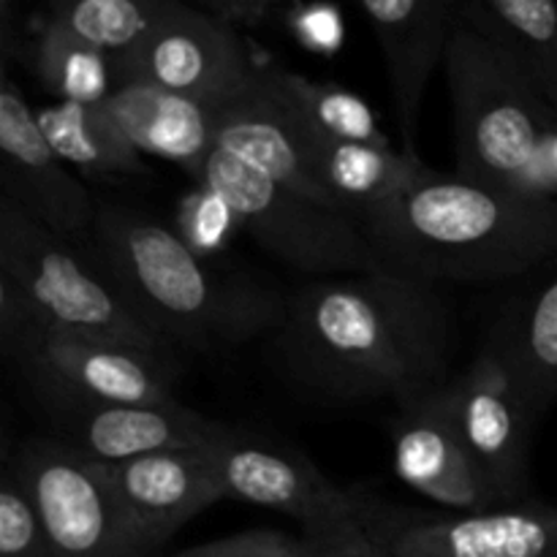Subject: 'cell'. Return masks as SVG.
Masks as SVG:
<instances>
[{"label":"cell","instance_id":"25","mask_svg":"<svg viewBox=\"0 0 557 557\" xmlns=\"http://www.w3.org/2000/svg\"><path fill=\"white\" fill-rule=\"evenodd\" d=\"M174 0H74L54 3L44 22L120 63L150 38Z\"/></svg>","mask_w":557,"mask_h":557},{"label":"cell","instance_id":"9","mask_svg":"<svg viewBox=\"0 0 557 557\" xmlns=\"http://www.w3.org/2000/svg\"><path fill=\"white\" fill-rule=\"evenodd\" d=\"M114 65V85H150L221 109L259 85L261 63L237 30L174 0L145 44Z\"/></svg>","mask_w":557,"mask_h":557},{"label":"cell","instance_id":"35","mask_svg":"<svg viewBox=\"0 0 557 557\" xmlns=\"http://www.w3.org/2000/svg\"><path fill=\"white\" fill-rule=\"evenodd\" d=\"M386 557H389V555H386Z\"/></svg>","mask_w":557,"mask_h":557},{"label":"cell","instance_id":"31","mask_svg":"<svg viewBox=\"0 0 557 557\" xmlns=\"http://www.w3.org/2000/svg\"><path fill=\"white\" fill-rule=\"evenodd\" d=\"M196 9L239 33L264 27L277 16H286L288 5L277 3V0H199Z\"/></svg>","mask_w":557,"mask_h":557},{"label":"cell","instance_id":"27","mask_svg":"<svg viewBox=\"0 0 557 557\" xmlns=\"http://www.w3.org/2000/svg\"><path fill=\"white\" fill-rule=\"evenodd\" d=\"M174 232L180 234L185 245L201 259L210 261L212 256L223 253L234 234L239 232V221L234 215L232 205L210 185L199 183V188L190 190L180 201L177 218H174Z\"/></svg>","mask_w":557,"mask_h":557},{"label":"cell","instance_id":"26","mask_svg":"<svg viewBox=\"0 0 557 557\" xmlns=\"http://www.w3.org/2000/svg\"><path fill=\"white\" fill-rule=\"evenodd\" d=\"M38 79L65 103L101 107L114 92L112 58L44 22L33 52Z\"/></svg>","mask_w":557,"mask_h":557},{"label":"cell","instance_id":"14","mask_svg":"<svg viewBox=\"0 0 557 557\" xmlns=\"http://www.w3.org/2000/svg\"><path fill=\"white\" fill-rule=\"evenodd\" d=\"M389 557H557V506L522 500L482 515L379 520Z\"/></svg>","mask_w":557,"mask_h":557},{"label":"cell","instance_id":"7","mask_svg":"<svg viewBox=\"0 0 557 557\" xmlns=\"http://www.w3.org/2000/svg\"><path fill=\"white\" fill-rule=\"evenodd\" d=\"M30 493L52 557H152L141 547L107 466L58 438H36L11 460Z\"/></svg>","mask_w":557,"mask_h":557},{"label":"cell","instance_id":"16","mask_svg":"<svg viewBox=\"0 0 557 557\" xmlns=\"http://www.w3.org/2000/svg\"><path fill=\"white\" fill-rule=\"evenodd\" d=\"M357 9L368 20L384 54L403 152L419 158L422 98L430 76L446 60V44L457 25V3L362 0Z\"/></svg>","mask_w":557,"mask_h":557},{"label":"cell","instance_id":"33","mask_svg":"<svg viewBox=\"0 0 557 557\" xmlns=\"http://www.w3.org/2000/svg\"><path fill=\"white\" fill-rule=\"evenodd\" d=\"M36 326L41 324L25 294L14 286V281L0 275V346L5 357H11Z\"/></svg>","mask_w":557,"mask_h":557},{"label":"cell","instance_id":"10","mask_svg":"<svg viewBox=\"0 0 557 557\" xmlns=\"http://www.w3.org/2000/svg\"><path fill=\"white\" fill-rule=\"evenodd\" d=\"M226 498L281 511L302 525V536L373 528V504L332 484L305 455L256 435L228 433L210 449Z\"/></svg>","mask_w":557,"mask_h":557},{"label":"cell","instance_id":"23","mask_svg":"<svg viewBox=\"0 0 557 557\" xmlns=\"http://www.w3.org/2000/svg\"><path fill=\"white\" fill-rule=\"evenodd\" d=\"M261 82L283 103L302 128L337 141L386 147L389 139L381 131L375 112L346 87L335 82H315L286 71L277 63H261Z\"/></svg>","mask_w":557,"mask_h":557},{"label":"cell","instance_id":"12","mask_svg":"<svg viewBox=\"0 0 557 557\" xmlns=\"http://www.w3.org/2000/svg\"><path fill=\"white\" fill-rule=\"evenodd\" d=\"M0 180L3 194L20 201L58 237L96 232L98 201L52 150L36 109L9 76H3L0 87Z\"/></svg>","mask_w":557,"mask_h":557},{"label":"cell","instance_id":"20","mask_svg":"<svg viewBox=\"0 0 557 557\" xmlns=\"http://www.w3.org/2000/svg\"><path fill=\"white\" fill-rule=\"evenodd\" d=\"M457 20L487 38L557 114V0H473Z\"/></svg>","mask_w":557,"mask_h":557},{"label":"cell","instance_id":"3","mask_svg":"<svg viewBox=\"0 0 557 557\" xmlns=\"http://www.w3.org/2000/svg\"><path fill=\"white\" fill-rule=\"evenodd\" d=\"M92 237L112 286L169 348L237 346L281 326L286 302L253 283L223 281L150 212L98 201Z\"/></svg>","mask_w":557,"mask_h":557},{"label":"cell","instance_id":"4","mask_svg":"<svg viewBox=\"0 0 557 557\" xmlns=\"http://www.w3.org/2000/svg\"><path fill=\"white\" fill-rule=\"evenodd\" d=\"M444 69L455 109L457 172L533 194V172L557 114L487 38L460 20L446 44Z\"/></svg>","mask_w":557,"mask_h":557},{"label":"cell","instance_id":"18","mask_svg":"<svg viewBox=\"0 0 557 557\" xmlns=\"http://www.w3.org/2000/svg\"><path fill=\"white\" fill-rule=\"evenodd\" d=\"M215 145L275 183L330 207H346L315 180L305 156V139L297 120L283 109L261 82L237 101L215 109Z\"/></svg>","mask_w":557,"mask_h":557},{"label":"cell","instance_id":"8","mask_svg":"<svg viewBox=\"0 0 557 557\" xmlns=\"http://www.w3.org/2000/svg\"><path fill=\"white\" fill-rule=\"evenodd\" d=\"M44 406H145L174 397L180 362L123 343L36 326L11 354Z\"/></svg>","mask_w":557,"mask_h":557},{"label":"cell","instance_id":"15","mask_svg":"<svg viewBox=\"0 0 557 557\" xmlns=\"http://www.w3.org/2000/svg\"><path fill=\"white\" fill-rule=\"evenodd\" d=\"M451 408L471 455L511 504L528 500V446L533 422L493 348H484L457 379Z\"/></svg>","mask_w":557,"mask_h":557},{"label":"cell","instance_id":"2","mask_svg":"<svg viewBox=\"0 0 557 557\" xmlns=\"http://www.w3.org/2000/svg\"><path fill=\"white\" fill-rule=\"evenodd\" d=\"M384 267L417 281L490 283L557 256V199L428 172L359 215Z\"/></svg>","mask_w":557,"mask_h":557},{"label":"cell","instance_id":"30","mask_svg":"<svg viewBox=\"0 0 557 557\" xmlns=\"http://www.w3.org/2000/svg\"><path fill=\"white\" fill-rule=\"evenodd\" d=\"M292 33L305 49L315 54H335L346 41V22L332 3H297L288 5L286 16Z\"/></svg>","mask_w":557,"mask_h":557},{"label":"cell","instance_id":"1","mask_svg":"<svg viewBox=\"0 0 557 557\" xmlns=\"http://www.w3.org/2000/svg\"><path fill=\"white\" fill-rule=\"evenodd\" d=\"M275 348L299 384L335 400L397 406L451 384V310L430 283L397 272L324 277L286 299Z\"/></svg>","mask_w":557,"mask_h":557},{"label":"cell","instance_id":"11","mask_svg":"<svg viewBox=\"0 0 557 557\" xmlns=\"http://www.w3.org/2000/svg\"><path fill=\"white\" fill-rule=\"evenodd\" d=\"M395 471L403 484L457 515L511 506L457 428L449 386L400 406L392 424Z\"/></svg>","mask_w":557,"mask_h":557},{"label":"cell","instance_id":"32","mask_svg":"<svg viewBox=\"0 0 557 557\" xmlns=\"http://www.w3.org/2000/svg\"><path fill=\"white\" fill-rule=\"evenodd\" d=\"M297 557H386L379 528H351V531L308 536Z\"/></svg>","mask_w":557,"mask_h":557},{"label":"cell","instance_id":"6","mask_svg":"<svg viewBox=\"0 0 557 557\" xmlns=\"http://www.w3.org/2000/svg\"><path fill=\"white\" fill-rule=\"evenodd\" d=\"M199 183L221 194L239 228L294 270L332 277L386 272L354 212L308 199L245 166L223 147H212Z\"/></svg>","mask_w":557,"mask_h":557},{"label":"cell","instance_id":"24","mask_svg":"<svg viewBox=\"0 0 557 557\" xmlns=\"http://www.w3.org/2000/svg\"><path fill=\"white\" fill-rule=\"evenodd\" d=\"M38 125L65 163L92 174L145 172L141 152L109 120L103 107L58 101L36 109Z\"/></svg>","mask_w":557,"mask_h":557},{"label":"cell","instance_id":"29","mask_svg":"<svg viewBox=\"0 0 557 557\" xmlns=\"http://www.w3.org/2000/svg\"><path fill=\"white\" fill-rule=\"evenodd\" d=\"M305 544H308V536H292L286 531H272V528H253V531L183 549L172 557H297Z\"/></svg>","mask_w":557,"mask_h":557},{"label":"cell","instance_id":"17","mask_svg":"<svg viewBox=\"0 0 557 557\" xmlns=\"http://www.w3.org/2000/svg\"><path fill=\"white\" fill-rule=\"evenodd\" d=\"M107 473L141 547L152 557H161L185 522L226 498L210 449L161 451L107 466Z\"/></svg>","mask_w":557,"mask_h":557},{"label":"cell","instance_id":"28","mask_svg":"<svg viewBox=\"0 0 557 557\" xmlns=\"http://www.w3.org/2000/svg\"><path fill=\"white\" fill-rule=\"evenodd\" d=\"M0 557H52L41 515L11 462L0 479Z\"/></svg>","mask_w":557,"mask_h":557},{"label":"cell","instance_id":"34","mask_svg":"<svg viewBox=\"0 0 557 557\" xmlns=\"http://www.w3.org/2000/svg\"><path fill=\"white\" fill-rule=\"evenodd\" d=\"M531 190L539 196H549L557 199V128L549 134L547 145H544L542 156H539L536 172H533Z\"/></svg>","mask_w":557,"mask_h":557},{"label":"cell","instance_id":"21","mask_svg":"<svg viewBox=\"0 0 557 557\" xmlns=\"http://www.w3.org/2000/svg\"><path fill=\"white\" fill-rule=\"evenodd\" d=\"M299 131H302L305 156L315 180L357 218L392 201L413 180L428 172L422 158L392 150V145L381 147L324 139L302 125Z\"/></svg>","mask_w":557,"mask_h":557},{"label":"cell","instance_id":"5","mask_svg":"<svg viewBox=\"0 0 557 557\" xmlns=\"http://www.w3.org/2000/svg\"><path fill=\"white\" fill-rule=\"evenodd\" d=\"M0 275L14 281L47 330L123 343L177 362L174 348L136 319L109 277L96 275L69 239L49 232L5 194L0 196Z\"/></svg>","mask_w":557,"mask_h":557},{"label":"cell","instance_id":"19","mask_svg":"<svg viewBox=\"0 0 557 557\" xmlns=\"http://www.w3.org/2000/svg\"><path fill=\"white\" fill-rule=\"evenodd\" d=\"M101 107L136 150L201 177L207 156L215 147V109L136 82L114 87Z\"/></svg>","mask_w":557,"mask_h":557},{"label":"cell","instance_id":"22","mask_svg":"<svg viewBox=\"0 0 557 557\" xmlns=\"http://www.w3.org/2000/svg\"><path fill=\"white\" fill-rule=\"evenodd\" d=\"M533 424L557 400V277L498 330L490 343Z\"/></svg>","mask_w":557,"mask_h":557},{"label":"cell","instance_id":"13","mask_svg":"<svg viewBox=\"0 0 557 557\" xmlns=\"http://www.w3.org/2000/svg\"><path fill=\"white\" fill-rule=\"evenodd\" d=\"M58 441L79 457L101 466L139 460L161 451L212 449L226 424L201 417L180 400L145 406H65L49 411Z\"/></svg>","mask_w":557,"mask_h":557}]
</instances>
